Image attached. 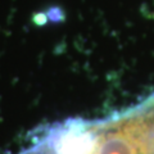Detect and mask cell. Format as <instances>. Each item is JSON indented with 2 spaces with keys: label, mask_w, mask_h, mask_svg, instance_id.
I'll return each instance as SVG.
<instances>
[{
  "label": "cell",
  "mask_w": 154,
  "mask_h": 154,
  "mask_svg": "<svg viewBox=\"0 0 154 154\" xmlns=\"http://www.w3.org/2000/svg\"><path fill=\"white\" fill-rule=\"evenodd\" d=\"M96 154H146L145 145L128 134H114L99 144Z\"/></svg>",
  "instance_id": "7a4b0ae2"
},
{
  "label": "cell",
  "mask_w": 154,
  "mask_h": 154,
  "mask_svg": "<svg viewBox=\"0 0 154 154\" xmlns=\"http://www.w3.org/2000/svg\"><path fill=\"white\" fill-rule=\"evenodd\" d=\"M98 148V136L80 126L60 131L53 144L54 154H96Z\"/></svg>",
  "instance_id": "6da1fadb"
}]
</instances>
